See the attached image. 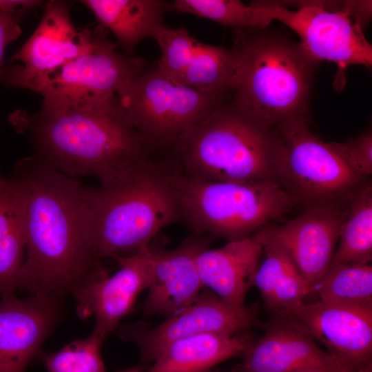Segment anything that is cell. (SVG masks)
Here are the masks:
<instances>
[{"label":"cell","mask_w":372,"mask_h":372,"mask_svg":"<svg viewBox=\"0 0 372 372\" xmlns=\"http://www.w3.org/2000/svg\"><path fill=\"white\" fill-rule=\"evenodd\" d=\"M205 372H213V371H205ZM229 372H241V371L240 370L239 367L237 366L236 368H234L233 370H231V371H229Z\"/></svg>","instance_id":"d590c367"},{"label":"cell","mask_w":372,"mask_h":372,"mask_svg":"<svg viewBox=\"0 0 372 372\" xmlns=\"http://www.w3.org/2000/svg\"><path fill=\"white\" fill-rule=\"evenodd\" d=\"M263 251L265 258L257 267L254 286L260 292L266 308L281 316L302 303L312 289L280 247L265 243Z\"/></svg>","instance_id":"7402d4cb"},{"label":"cell","mask_w":372,"mask_h":372,"mask_svg":"<svg viewBox=\"0 0 372 372\" xmlns=\"http://www.w3.org/2000/svg\"><path fill=\"white\" fill-rule=\"evenodd\" d=\"M72 2L44 3L42 18L31 37L11 59L18 64L1 70L6 85L30 90L32 85L87 51L92 30L79 31L72 22Z\"/></svg>","instance_id":"8fae6325"},{"label":"cell","mask_w":372,"mask_h":372,"mask_svg":"<svg viewBox=\"0 0 372 372\" xmlns=\"http://www.w3.org/2000/svg\"><path fill=\"white\" fill-rule=\"evenodd\" d=\"M108 33L100 24L94 27L87 51L40 79L30 90L43 98L93 94L121 99L147 63L119 52Z\"/></svg>","instance_id":"30bf717a"},{"label":"cell","mask_w":372,"mask_h":372,"mask_svg":"<svg viewBox=\"0 0 372 372\" xmlns=\"http://www.w3.org/2000/svg\"><path fill=\"white\" fill-rule=\"evenodd\" d=\"M173 10L214 21L224 27L263 29L273 19L268 10L257 1L246 5L238 0H175Z\"/></svg>","instance_id":"4316f807"},{"label":"cell","mask_w":372,"mask_h":372,"mask_svg":"<svg viewBox=\"0 0 372 372\" xmlns=\"http://www.w3.org/2000/svg\"><path fill=\"white\" fill-rule=\"evenodd\" d=\"M99 24L111 31L116 43L129 56H134L139 42L154 39L166 26L164 17L173 10L172 3L163 0H83Z\"/></svg>","instance_id":"ffe728a7"},{"label":"cell","mask_w":372,"mask_h":372,"mask_svg":"<svg viewBox=\"0 0 372 372\" xmlns=\"http://www.w3.org/2000/svg\"><path fill=\"white\" fill-rule=\"evenodd\" d=\"M185 174L232 183L276 180L273 130L223 102L172 148Z\"/></svg>","instance_id":"5b68a950"},{"label":"cell","mask_w":372,"mask_h":372,"mask_svg":"<svg viewBox=\"0 0 372 372\" xmlns=\"http://www.w3.org/2000/svg\"><path fill=\"white\" fill-rule=\"evenodd\" d=\"M9 120L32 156L73 178L105 183L156 149L127 122L118 96L44 97L37 112L17 110Z\"/></svg>","instance_id":"7a4b0ae2"},{"label":"cell","mask_w":372,"mask_h":372,"mask_svg":"<svg viewBox=\"0 0 372 372\" xmlns=\"http://www.w3.org/2000/svg\"><path fill=\"white\" fill-rule=\"evenodd\" d=\"M26 257L19 289L56 298L105 273L90 238L93 187L30 156L15 164Z\"/></svg>","instance_id":"6da1fadb"},{"label":"cell","mask_w":372,"mask_h":372,"mask_svg":"<svg viewBox=\"0 0 372 372\" xmlns=\"http://www.w3.org/2000/svg\"><path fill=\"white\" fill-rule=\"evenodd\" d=\"M232 41L235 69L230 103L271 129L289 121L309 120L318 63L300 42L269 27L234 30Z\"/></svg>","instance_id":"277c9868"},{"label":"cell","mask_w":372,"mask_h":372,"mask_svg":"<svg viewBox=\"0 0 372 372\" xmlns=\"http://www.w3.org/2000/svg\"><path fill=\"white\" fill-rule=\"evenodd\" d=\"M180 203L182 222L195 234L233 241L250 236L280 219L299 203L276 180L218 182L183 172Z\"/></svg>","instance_id":"8992f818"},{"label":"cell","mask_w":372,"mask_h":372,"mask_svg":"<svg viewBox=\"0 0 372 372\" xmlns=\"http://www.w3.org/2000/svg\"><path fill=\"white\" fill-rule=\"evenodd\" d=\"M103 341L91 333L65 345L56 353L41 356L48 372H105L101 356Z\"/></svg>","instance_id":"83f0119b"},{"label":"cell","mask_w":372,"mask_h":372,"mask_svg":"<svg viewBox=\"0 0 372 372\" xmlns=\"http://www.w3.org/2000/svg\"><path fill=\"white\" fill-rule=\"evenodd\" d=\"M366 369V368H365ZM360 371H347L325 367H308L296 370L291 372H360Z\"/></svg>","instance_id":"d6a6232c"},{"label":"cell","mask_w":372,"mask_h":372,"mask_svg":"<svg viewBox=\"0 0 372 372\" xmlns=\"http://www.w3.org/2000/svg\"><path fill=\"white\" fill-rule=\"evenodd\" d=\"M251 324V321L240 317L214 292L204 291L190 304L157 327L149 329L142 322L126 324L121 328L119 336L136 342L142 359L149 362L175 341L204 333L234 335Z\"/></svg>","instance_id":"9a60e30c"},{"label":"cell","mask_w":372,"mask_h":372,"mask_svg":"<svg viewBox=\"0 0 372 372\" xmlns=\"http://www.w3.org/2000/svg\"><path fill=\"white\" fill-rule=\"evenodd\" d=\"M372 260V187L364 182L348 204L332 265L371 264Z\"/></svg>","instance_id":"cb8c5ba5"},{"label":"cell","mask_w":372,"mask_h":372,"mask_svg":"<svg viewBox=\"0 0 372 372\" xmlns=\"http://www.w3.org/2000/svg\"><path fill=\"white\" fill-rule=\"evenodd\" d=\"M263 244L255 233L247 238L228 241L216 249H207L197 258L203 286L210 289L242 318L251 322L245 306L254 277Z\"/></svg>","instance_id":"d6986e66"},{"label":"cell","mask_w":372,"mask_h":372,"mask_svg":"<svg viewBox=\"0 0 372 372\" xmlns=\"http://www.w3.org/2000/svg\"><path fill=\"white\" fill-rule=\"evenodd\" d=\"M127 122L154 148L170 149L221 102L174 83L156 65L147 68L120 99Z\"/></svg>","instance_id":"ba28073f"},{"label":"cell","mask_w":372,"mask_h":372,"mask_svg":"<svg viewBox=\"0 0 372 372\" xmlns=\"http://www.w3.org/2000/svg\"><path fill=\"white\" fill-rule=\"evenodd\" d=\"M114 258L120 267L115 273L96 278L72 293L79 317L93 316L96 324L92 333L103 342L132 311L139 293L149 287L152 249L148 245L130 256Z\"/></svg>","instance_id":"4fadbf2b"},{"label":"cell","mask_w":372,"mask_h":372,"mask_svg":"<svg viewBox=\"0 0 372 372\" xmlns=\"http://www.w3.org/2000/svg\"><path fill=\"white\" fill-rule=\"evenodd\" d=\"M161 56L156 66L167 79L178 84L197 48L198 41L184 27L167 25L156 35Z\"/></svg>","instance_id":"f1b7e54d"},{"label":"cell","mask_w":372,"mask_h":372,"mask_svg":"<svg viewBox=\"0 0 372 372\" xmlns=\"http://www.w3.org/2000/svg\"><path fill=\"white\" fill-rule=\"evenodd\" d=\"M281 316L351 368L361 370L372 366V310L318 301L302 302Z\"/></svg>","instance_id":"5bb4252c"},{"label":"cell","mask_w":372,"mask_h":372,"mask_svg":"<svg viewBox=\"0 0 372 372\" xmlns=\"http://www.w3.org/2000/svg\"><path fill=\"white\" fill-rule=\"evenodd\" d=\"M349 201L308 207L304 214L286 224L269 225L256 234L263 245L280 247L313 291L330 267Z\"/></svg>","instance_id":"7c38bea8"},{"label":"cell","mask_w":372,"mask_h":372,"mask_svg":"<svg viewBox=\"0 0 372 372\" xmlns=\"http://www.w3.org/2000/svg\"><path fill=\"white\" fill-rule=\"evenodd\" d=\"M21 19L16 15L0 12V73L6 48L21 34L19 25Z\"/></svg>","instance_id":"4dcf8cb0"},{"label":"cell","mask_w":372,"mask_h":372,"mask_svg":"<svg viewBox=\"0 0 372 372\" xmlns=\"http://www.w3.org/2000/svg\"><path fill=\"white\" fill-rule=\"evenodd\" d=\"M242 354V362L238 365L241 372H291L308 367L360 371L320 349L289 319L277 316L264 335L252 341Z\"/></svg>","instance_id":"ac0fdd59"},{"label":"cell","mask_w":372,"mask_h":372,"mask_svg":"<svg viewBox=\"0 0 372 372\" xmlns=\"http://www.w3.org/2000/svg\"><path fill=\"white\" fill-rule=\"evenodd\" d=\"M329 144L355 173L364 178L372 174L371 128L344 143L330 142Z\"/></svg>","instance_id":"f546056e"},{"label":"cell","mask_w":372,"mask_h":372,"mask_svg":"<svg viewBox=\"0 0 372 372\" xmlns=\"http://www.w3.org/2000/svg\"><path fill=\"white\" fill-rule=\"evenodd\" d=\"M319 301L372 310V266L371 264H343L330 266L313 287Z\"/></svg>","instance_id":"484cf974"},{"label":"cell","mask_w":372,"mask_h":372,"mask_svg":"<svg viewBox=\"0 0 372 372\" xmlns=\"http://www.w3.org/2000/svg\"><path fill=\"white\" fill-rule=\"evenodd\" d=\"M56 298L12 295L0 300V372H23L55 324Z\"/></svg>","instance_id":"e0dca14e"},{"label":"cell","mask_w":372,"mask_h":372,"mask_svg":"<svg viewBox=\"0 0 372 372\" xmlns=\"http://www.w3.org/2000/svg\"><path fill=\"white\" fill-rule=\"evenodd\" d=\"M277 20L298 35L305 52L316 62L329 61L342 70L372 64V46L363 29L342 11L320 7V1H257Z\"/></svg>","instance_id":"9c48e42d"},{"label":"cell","mask_w":372,"mask_h":372,"mask_svg":"<svg viewBox=\"0 0 372 372\" xmlns=\"http://www.w3.org/2000/svg\"><path fill=\"white\" fill-rule=\"evenodd\" d=\"M41 0H0V12L23 18L30 10L43 3Z\"/></svg>","instance_id":"1f68e13d"},{"label":"cell","mask_w":372,"mask_h":372,"mask_svg":"<svg viewBox=\"0 0 372 372\" xmlns=\"http://www.w3.org/2000/svg\"><path fill=\"white\" fill-rule=\"evenodd\" d=\"M182 167L172 149H156L92 192L90 247L99 262L135 253L163 228L182 222Z\"/></svg>","instance_id":"3957f363"},{"label":"cell","mask_w":372,"mask_h":372,"mask_svg":"<svg viewBox=\"0 0 372 372\" xmlns=\"http://www.w3.org/2000/svg\"><path fill=\"white\" fill-rule=\"evenodd\" d=\"M234 69L235 55L231 48L198 41L179 85L225 102L231 94Z\"/></svg>","instance_id":"d4e9b609"},{"label":"cell","mask_w":372,"mask_h":372,"mask_svg":"<svg viewBox=\"0 0 372 372\" xmlns=\"http://www.w3.org/2000/svg\"><path fill=\"white\" fill-rule=\"evenodd\" d=\"M251 336L200 334L169 344L147 372H205L214 365L242 354Z\"/></svg>","instance_id":"44dd1931"},{"label":"cell","mask_w":372,"mask_h":372,"mask_svg":"<svg viewBox=\"0 0 372 372\" xmlns=\"http://www.w3.org/2000/svg\"><path fill=\"white\" fill-rule=\"evenodd\" d=\"M276 180L308 207L347 203L364 183L331 147L313 134L309 120L273 128Z\"/></svg>","instance_id":"52a82bcc"},{"label":"cell","mask_w":372,"mask_h":372,"mask_svg":"<svg viewBox=\"0 0 372 372\" xmlns=\"http://www.w3.org/2000/svg\"><path fill=\"white\" fill-rule=\"evenodd\" d=\"M118 372H145L141 367L136 366L127 369L121 370Z\"/></svg>","instance_id":"836d02e7"},{"label":"cell","mask_w":372,"mask_h":372,"mask_svg":"<svg viewBox=\"0 0 372 372\" xmlns=\"http://www.w3.org/2000/svg\"><path fill=\"white\" fill-rule=\"evenodd\" d=\"M360 372H372V366L361 370Z\"/></svg>","instance_id":"e575fe53"},{"label":"cell","mask_w":372,"mask_h":372,"mask_svg":"<svg viewBox=\"0 0 372 372\" xmlns=\"http://www.w3.org/2000/svg\"><path fill=\"white\" fill-rule=\"evenodd\" d=\"M25 251L19 197L11 179L0 178V294L19 289Z\"/></svg>","instance_id":"603a6c76"},{"label":"cell","mask_w":372,"mask_h":372,"mask_svg":"<svg viewBox=\"0 0 372 372\" xmlns=\"http://www.w3.org/2000/svg\"><path fill=\"white\" fill-rule=\"evenodd\" d=\"M202 235L189 236L172 250L152 249L149 293L143 306L147 315L169 316L196 298L204 287L197 258L210 240Z\"/></svg>","instance_id":"2e32d148"}]
</instances>
